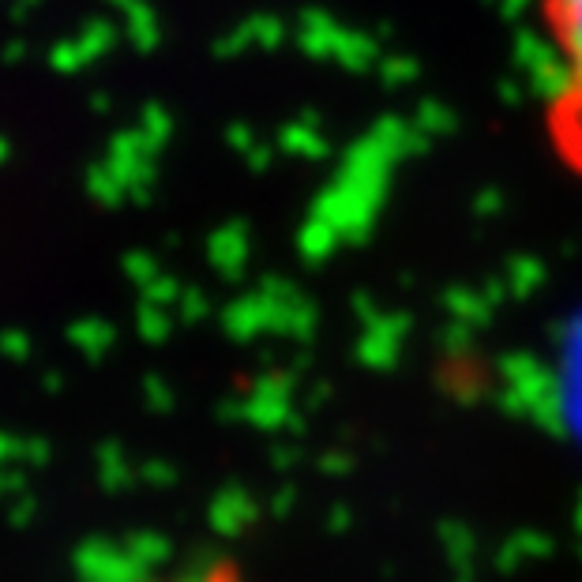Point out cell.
<instances>
[{
    "label": "cell",
    "mask_w": 582,
    "mask_h": 582,
    "mask_svg": "<svg viewBox=\"0 0 582 582\" xmlns=\"http://www.w3.org/2000/svg\"><path fill=\"white\" fill-rule=\"evenodd\" d=\"M537 19L549 49L541 136L556 169L582 181V0H537Z\"/></svg>",
    "instance_id": "1"
},
{
    "label": "cell",
    "mask_w": 582,
    "mask_h": 582,
    "mask_svg": "<svg viewBox=\"0 0 582 582\" xmlns=\"http://www.w3.org/2000/svg\"><path fill=\"white\" fill-rule=\"evenodd\" d=\"M151 582H252L245 575V567L237 560H215V564L200 567V571H188L177 579H151Z\"/></svg>",
    "instance_id": "2"
}]
</instances>
